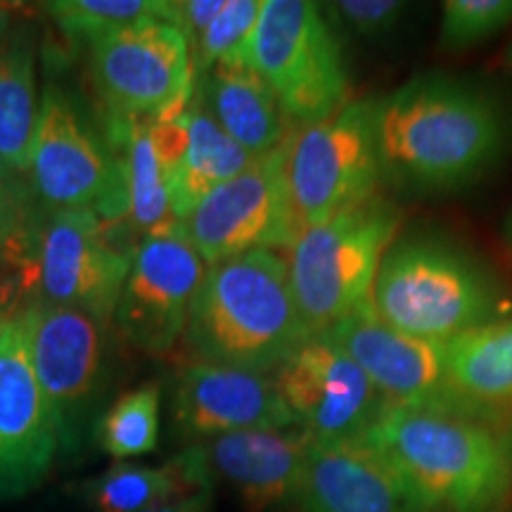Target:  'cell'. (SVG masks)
Segmentation results:
<instances>
[{"label":"cell","instance_id":"cell-30","mask_svg":"<svg viewBox=\"0 0 512 512\" xmlns=\"http://www.w3.org/2000/svg\"><path fill=\"white\" fill-rule=\"evenodd\" d=\"M323 10L337 31H351L375 43L396 34L408 15V5L399 0H339L323 5Z\"/></svg>","mask_w":512,"mask_h":512},{"label":"cell","instance_id":"cell-16","mask_svg":"<svg viewBox=\"0 0 512 512\" xmlns=\"http://www.w3.org/2000/svg\"><path fill=\"white\" fill-rule=\"evenodd\" d=\"M57 451V422L31 366L27 304L0 337V503L38 489Z\"/></svg>","mask_w":512,"mask_h":512},{"label":"cell","instance_id":"cell-26","mask_svg":"<svg viewBox=\"0 0 512 512\" xmlns=\"http://www.w3.org/2000/svg\"><path fill=\"white\" fill-rule=\"evenodd\" d=\"M159 413H162V387L157 382L140 384L131 392L121 394L95 420V444L107 456L119 460L152 453L159 444Z\"/></svg>","mask_w":512,"mask_h":512},{"label":"cell","instance_id":"cell-2","mask_svg":"<svg viewBox=\"0 0 512 512\" xmlns=\"http://www.w3.org/2000/svg\"><path fill=\"white\" fill-rule=\"evenodd\" d=\"M370 306L403 335L448 342L512 316V299L494 268L439 233L396 235L375 273Z\"/></svg>","mask_w":512,"mask_h":512},{"label":"cell","instance_id":"cell-28","mask_svg":"<svg viewBox=\"0 0 512 512\" xmlns=\"http://www.w3.org/2000/svg\"><path fill=\"white\" fill-rule=\"evenodd\" d=\"M264 0H226L214 22L190 43L195 74L223 62H247V48L259 24Z\"/></svg>","mask_w":512,"mask_h":512},{"label":"cell","instance_id":"cell-29","mask_svg":"<svg viewBox=\"0 0 512 512\" xmlns=\"http://www.w3.org/2000/svg\"><path fill=\"white\" fill-rule=\"evenodd\" d=\"M512 22V0H448L441 12L439 46L451 53L489 41Z\"/></svg>","mask_w":512,"mask_h":512},{"label":"cell","instance_id":"cell-4","mask_svg":"<svg viewBox=\"0 0 512 512\" xmlns=\"http://www.w3.org/2000/svg\"><path fill=\"white\" fill-rule=\"evenodd\" d=\"M363 441L430 512H498L508 503L512 448L494 427L389 406Z\"/></svg>","mask_w":512,"mask_h":512},{"label":"cell","instance_id":"cell-35","mask_svg":"<svg viewBox=\"0 0 512 512\" xmlns=\"http://www.w3.org/2000/svg\"><path fill=\"white\" fill-rule=\"evenodd\" d=\"M17 242V219L0 209V256H10Z\"/></svg>","mask_w":512,"mask_h":512},{"label":"cell","instance_id":"cell-11","mask_svg":"<svg viewBox=\"0 0 512 512\" xmlns=\"http://www.w3.org/2000/svg\"><path fill=\"white\" fill-rule=\"evenodd\" d=\"M325 332L363 368L389 406L486 425L451 380L446 342L411 337L389 328L375 316L370 299Z\"/></svg>","mask_w":512,"mask_h":512},{"label":"cell","instance_id":"cell-13","mask_svg":"<svg viewBox=\"0 0 512 512\" xmlns=\"http://www.w3.org/2000/svg\"><path fill=\"white\" fill-rule=\"evenodd\" d=\"M105 323L91 313L29 302L31 366L60 432V448L74 453L83 446L102 387Z\"/></svg>","mask_w":512,"mask_h":512},{"label":"cell","instance_id":"cell-22","mask_svg":"<svg viewBox=\"0 0 512 512\" xmlns=\"http://www.w3.org/2000/svg\"><path fill=\"white\" fill-rule=\"evenodd\" d=\"M202 444H192L164 465L119 463L83 486L93 512H145L169 498L214 486Z\"/></svg>","mask_w":512,"mask_h":512},{"label":"cell","instance_id":"cell-39","mask_svg":"<svg viewBox=\"0 0 512 512\" xmlns=\"http://www.w3.org/2000/svg\"><path fill=\"white\" fill-rule=\"evenodd\" d=\"M5 19V10H3V5H0V22H3Z\"/></svg>","mask_w":512,"mask_h":512},{"label":"cell","instance_id":"cell-17","mask_svg":"<svg viewBox=\"0 0 512 512\" xmlns=\"http://www.w3.org/2000/svg\"><path fill=\"white\" fill-rule=\"evenodd\" d=\"M174 422L183 439L197 444L221 434L297 427L271 373L202 361L178 375Z\"/></svg>","mask_w":512,"mask_h":512},{"label":"cell","instance_id":"cell-1","mask_svg":"<svg viewBox=\"0 0 512 512\" xmlns=\"http://www.w3.org/2000/svg\"><path fill=\"white\" fill-rule=\"evenodd\" d=\"M375 136L382 183L444 195L494 171L510 147L512 121L491 88L427 72L375 98Z\"/></svg>","mask_w":512,"mask_h":512},{"label":"cell","instance_id":"cell-8","mask_svg":"<svg viewBox=\"0 0 512 512\" xmlns=\"http://www.w3.org/2000/svg\"><path fill=\"white\" fill-rule=\"evenodd\" d=\"M91 46L95 88L112 114L176 119L188 110L197 74L176 10L128 24Z\"/></svg>","mask_w":512,"mask_h":512},{"label":"cell","instance_id":"cell-34","mask_svg":"<svg viewBox=\"0 0 512 512\" xmlns=\"http://www.w3.org/2000/svg\"><path fill=\"white\" fill-rule=\"evenodd\" d=\"M12 176L15 174L0 164V209L19 219V204H22V197H19V190L15 181H12Z\"/></svg>","mask_w":512,"mask_h":512},{"label":"cell","instance_id":"cell-37","mask_svg":"<svg viewBox=\"0 0 512 512\" xmlns=\"http://www.w3.org/2000/svg\"><path fill=\"white\" fill-rule=\"evenodd\" d=\"M505 437H508V444H510V448H512V425L508 427V434H505Z\"/></svg>","mask_w":512,"mask_h":512},{"label":"cell","instance_id":"cell-36","mask_svg":"<svg viewBox=\"0 0 512 512\" xmlns=\"http://www.w3.org/2000/svg\"><path fill=\"white\" fill-rule=\"evenodd\" d=\"M505 240H508V247L512 252V211L508 214V221H505Z\"/></svg>","mask_w":512,"mask_h":512},{"label":"cell","instance_id":"cell-20","mask_svg":"<svg viewBox=\"0 0 512 512\" xmlns=\"http://www.w3.org/2000/svg\"><path fill=\"white\" fill-rule=\"evenodd\" d=\"M197 100L254 159L278 150L292 124L266 81L247 62H223L197 76Z\"/></svg>","mask_w":512,"mask_h":512},{"label":"cell","instance_id":"cell-23","mask_svg":"<svg viewBox=\"0 0 512 512\" xmlns=\"http://www.w3.org/2000/svg\"><path fill=\"white\" fill-rule=\"evenodd\" d=\"M117 150L126 190V219L145 235L178 223L171 207V166L159 152L152 117H124L110 121V150Z\"/></svg>","mask_w":512,"mask_h":512},{"label":"cell","instance_id":"cell-12","mask_svg":"<svg viewBox=\"0 0 512 512\" xmlns=\"http://www.w3.org/2000/svg\"><path fill=\"white\" fill-rule=\"evenodd\" d=\"M185 235L207 266L249 252L290 249L299 238L287 197L283 150L256 157L190 211Z\"/></svg>","mask_w":512,"mask_h":512},{"label":"cell","instance_id":"cell-27","mask_svg":"<svg viewBox=\"0 0 512 512\" xmlns=\"http://www.w3.org/2000/svg\"><path fill=\"white\" fill-rule=\"evenodd\" d=\"M48 15L64 34L86 38L95 43L98 38L136 24L145 17L171 15L176 3H155V0H57L46 5Z\"/></svg>","mask_w":512,"mask_h":512},{"label":"cell","instance_id":"cell-3","mask_svg":"<svg viewBox=\"0 0 512 512\" xmlns=\"http://www.w3.org/2000/svg\"><path fill=\"white\" fill-rule=\"evenodd\" d=\"M311 335L287 261L268 249L209 266L183 332L197 361L271 375Z\"/></svg>","mask_w":512,"mask_h":512},{"label":"cell","instance_id":"cell-31","mask_svg":"<svg viewBox=\"0 0 512 512\" xmlns=\"http://www.w3.org/2000/svg\"><path fill=\"white\" fill-rule=\"evenodd\" d=\"M31 299H34V294H31L27 271H24L22 261H17L15 271L0 275V337H3L10 320L15 318Z\"/></svg>","mask_w":512,"mask_h":512},{"label":"cell","instance_id":"cell-33","mask_svg":"<svg viewBox=\"0 0 512 512\" xmlns=\"http://www.w3.org/2000/svg\"><path fill=\"white\" fill-rule=\"evenodd\" d=\"M214 510V486L202 491H192V494H183L169 501H162L152 505L145 512H211Z\"/></svg>","mask_w":512,"mask_h":512},{"label":"cell","instance_id":"cell-15","mask_svg":"<svg viewBox=\"0 0 512 512\" xmlns=\"http://www.w3.org/2000/svg\"><path fill=\"white\" fill-rule=\"evenodd\" d=\"M207 268L181 221L143 235L133 249L114 311V323L126 342L152 356L169 354L183 337Z\"/></svg>","mask_w":512,"mask_h":512},{"label":"cell","instance_id":"cell-32","mask_svg":"<svg viewBox=\"0 0 512 512\" xmlns=\"http://www.w3.org/2000/svg\"><path fill=\"white\" fill-rule=\"evenodd\" d=\"M226 0H188V3H176L178 24L192 43L204 29L214 22L216 15L223 10Z\"/></svg>","mask_w":512,"mask_h":512},{"label":"cell","instance_id":"cell-6","mask_svg":"<svg viewBox=\"0 0 512 512\" xmlns=\"http://www.w3.org/2000/svg\"><path fill=\"white\" fill-rule=\"evenodd\" d=\"M245 60L292 126L330 117L351 100L339 31L318 3L264 0Z\"/></svg>","mask_w":512,"mask_h":512},{"label":"cell","instance_id":"cell-21","mask_svg":"<svg viewBox=\"0 0 512 512\" xmlns=\"http://www.w3.org/2000/svg\"><path fill=\"white\" fill-rule=\"evenodd\" d=\"M446 363L486 425H512V316L448 339Z\"/></svg>","mask_w":512,"mask_h":512},{"label":"cell","instance_id":"cell-18","mask_svg":"<svg viewBox=\"0 0 512 512\" xmlns=\"http://www.w3.org/2000/svg\"><path fill=\"white\" fill-rule=\"evenodd\" d=\"M297 512H430L368 441H313Z\"/></svg>","mask_w":512,"mask_h":512},{"label":"cell","instance_id":"cell-38","mask_svg":"<svg viewBox=\"0 0 512 512\" xmlns=\"http://www.w3.org/2000/svg\"><path fill=\"white\" fill-rule=\"evenodd\" d=\"M508 64L512 67V46H510V50H508Z\"/></svg>","mask_w":512,"mask_h":512},{"label":"cell","instance_id":"cell-9","mask_svg":"<svg viewBox=\"0 0 512 512\" xmlns=\"http://www.w3.org/2000/svg\"><path fill=\"white\" fill-rule=\"evenodd\" d=\"M133 252L119 247L93 209H53L38 230L31 259L22 261L36 302L114 318Z\"/></svg>","mask_w":512,"mask_h":512},{"label":"cell","instance_id":"cell-19","mask_svg":"<svg viewBox=\"0 0 512 512\" xmlns=\"http://www.w3.org/2000/svg\"><path fill=\"white\" fill-rule=\"evenodd\" d=\"M313 437L302 427L247 430L202 441L207 463L240 498L245 512H271L294 503Z\"/></svg>","mask_w":512,"mask_h":512},{"label":"cell","instance_id":"cell-24","mask_svg":"<svg viewBox=\"0 0 512 512\" xmlns=\"http://www.w3.org/2000/svg\"><path fill=\"white\" fill-rule=\"evenodd\" d=\"M41 114L36 93V53L22 27L0 22V164L12 174L31 166Z\"/></svg>","mask_w":512,"mask_h":512},{"label":"cell","instance_id":"cell-25","mask_svg":"<svg viewBox=\"0 0 512 512\" xmlns=\"http://www.w3.org/2000/svg\"><path fill=\"white\" fill-rule=\"evenodd\" d=\"M185 121H188V140L169 183L171 207L178 221L188 219L190 211L209 192L242 174L254 162V157L242 150L204 110L197 95H192Z\"/></svg>","mask_w":512,"mask_h":512},{"label":"cell","instance_id":"cell-10","mask_svg":"<svg viewBox=\"0 0 512 512\" xmlns=\"http://www.w3.org/2000/svg\"><path fill=\"white\" fill-rule=\"evenodd\" d=\"M29 169L38 197L50 209H93L110 223L126 219L117 157L55 83L43 91Z\"/></svg>","mask_w":512,"mask_h":512},{"label":"cell","instance_id":"cell-7","mask_svg":"<svg viewBox=\"0 0 512 512\" xmlns=\"http://www.w3.org/2000/svg\"><path fill=\"white\" fill-rule=\"evenodd\" d=\"M280 150L299 233L380 192L375 98L349 100L330 117L292 126Z\"/></svg>","mask_w":512,"mask_h":512},{"label":"cell","instance_id":"cell-14","mask_svg":"<svg viewBox=\"0 0 512 512\" xmlns=\"http://www.w3.org/2000/svg\"><path fill=\"white\" fill-rule=\"evenodd\" d=\"M297 427L318 444L366 439L389 401L328 332L311 335L273 373Z\"/></svg>","mask_w":512,"mask_h":512},{"label":"cell","instance_id":"cell-5","mask_svg":"<svg viewBox=\"0 0 512 512\" xmlns=\"http://www.w3.org/2000/svg\"><path fill=\"white\" fill-rule=\"evenodd\" d=\"M396 202L375 192L299 233L287 249L294 302L313 335L330 330L370 299L375 273L399 235Z\"/></svg>","mask_w":512,"mask_h":512}]
</instances>
